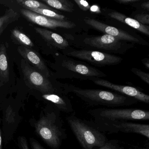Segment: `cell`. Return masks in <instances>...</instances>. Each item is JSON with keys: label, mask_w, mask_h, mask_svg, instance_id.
Here are the masks:
<instances>
[{"label": "cell", "mask_w": 149, "mask_h": 149, "mask_svg": "<svg viewBox=\"0 0 149 149\" xmlns=\"http://www.w3.org/2000/svg\"><path fill=\"white\" fill-rule=\"evenodd\" d=\"M89 113L93 118L91 123L103 133H108L114 125L119 123L149 119V111L139 109L98 108L90 110Z\"/></svg>", "instance_id": "cell-1"}, {"label": "cell", "mask_w": 149, "mask_h": 149, "mask_svg": "<svg viewBox=\"0 0 149 149\" xmlns=\"http://www.w3.org/2000/svg\"><path fill=\"white\" fill-rule=\"evenodd\" d=\"M67 91L74 93L89 104L95 106L112 108L129 106L137 101L126 96L102 90L81 89L72 86L68 88Z\"/></svg>", "instance_id": "cell-2"}, {"label": "cell", "mask_w": 149, "mask_h": 149, "mask_svg": "<svg viewBox=\"0 0 149 149\" xmlns=\"http://www.w3.org/2000/svg\"><path fill=\"white\" fill-rule=\"evenodd\" d=\"M59 113L50 111L42 117L36 123V132L51 148L58 149L66 138V130Z\"/></svg>", "instance_id": "cell-3"}, {"label": "cell", "mask_w": 149, "mask_h": 149, "mask_svg": "<svg viewBox=\"0 0 149 149\" xmlns=\"http://www.w3.org/2000/svg\"><path fill=\"white\" fill-rule=\"evenodd\" d=\"M67 122L83 149H94L103 145L108 139L91 123L74 115L67 117Z\"/></svg>", "instance_id": "cell-4"}, {"label": "cell", "mask_w": 149, "mask_h": 149, "mask_svg": "<svg viewBox=\"0 0 149 149\" xmlns=\"http://www.w3.org/2000/svg\"><path fill=\"white\" fill-rule=\"evenodd\" d=\"M21 67L24 81L29 86L43 94H54V89L48 78L24 60H22Z\"/></svg>", "instance_id": "cell-5"}, {"label": "cell", "mask_w": 149, "mask_h": 149, "mask_svg": "<svg viewBox=\"0 0 149 149\" xmlns=\"http://www.w3.org/2000/svg\"><path fill=\"white\" fill-rule=\"evenodd\" d=\"M70 56L100 65H114L120 63L123 59L116 56L91 50H75L69 53Z\"/></svg>", "instance_id": "cell-6"}, {"label": "cell", "mask_w": 149, "mask_h": 149, "mask_svg": "<svg viewBox=\"0 0 149 149\" xmlns=\"http://www.w3.org/2000/svg\"><path fill=\"white\" fill-rule=\"evenodd\" d=\"M20 11L22 14L29 21L43 27L53 29L57 28L68 29H72L76 26L75 24L71 22L47 18L28 9H22Z\"/></svg>", "instance_id": "cell-7"}, {"label": "cell", "mask_w": 149, "mask_h": 149, "mask_svg": "<svg viewBox=\"0 0 149 149\" xmlns=\"http://www.w3.org/2000/svg\"><path fill=\"white\" fill-rule=\"evenodd\" d=\"M90 80L93 81L97 85L116 91L123 94L125 96L131 97L136 101H140L146 104L149 103V96L134 87L114 84L107 80L99 78H93L91 77L90 78Z\"/></svg>", "instance_id": "cell-8"}, {"label": "cell", "mask_w": 149, "mask_h": 149, "mask_svg": "<svg viewBox=\"0 0 149 149\" xmlns=\"http://www.w3.org/2000/svg\"><path fill=\"white\" fill-rule=\"evenodd\" d=\"M84 21L86 24L95 29L103 32L105 34L114 36L121 40L128 41L136 43L139 42L138 39L121 29L108 26L94 19L85 18Z\"/></svg>", "instance_id": "cell-9"}, {"label": "cell", "mask_w": 149, "mask_h": 149, "mask_svg": "<svg viewBox=\"0 0 149 149\" xmlns=\"http://www.w3.org/2000/svg\"><path fill=\"white\" fill-rule=\"evenodd\" d=\"M84 42L94 47L111 51H117L122 46L121 40L107 34L86 38Z\"/></svg>", "instance_id": "cell-10"}, {"label": "cell", "mask_w": 149, "mask_h": 149, "mask_svg": "<svg viewBox=\"0 0 149 149\" xmlns=\"http://www.w3.org/2000/svg\"><path fill=\"white\" fill-rule=\"evenodd\" d=\"M18 51L24 60L47 78L49 77V72L47 65L38 53L32 49L23 46H19Z\"/></svg>", "instance_id": "cell-11"}, {"label": "cell", "mask_w": 149, "mask_h": 149, "mask_svg": "<svg viewBox=\"0 0 149 149\" xmlns=\"http://www.w3.org/2000/svg\"><path fill=\"white\" fill-rule=\"evenodd\" d=\"M134 133L140 134L146 138H149V125L148 124L136 123L130 122H124L114 125L108 133Z\"/></svg>", "instance_id": "cell-12"}, {"label": "cell", "mask_w": 149, "mask_h": 149, "mask_svg": "<svg viewBox=\"0 0 149 149\" xmlns=\"http://www.w3.org/2000/svg\"><path fill=\"white\" fill-rule=\"evenodd\" d=\"M62 66L70 71L78 73L86 77L104 76L105 75L98 70L94 68L80 64L71 60H66L63 62Z\"/></svg>", "instance_id": "cell-13"}, {"label": "cell", "mask_w": 149, "mask_h": 149, "mask_svg": "<svg viewBox=\"0 0 149 149\" xmlns=\"http://www.w3.org/2000/svg\"><path fill=\"white\" fill-rule=\"evenodd\" d=\"M36 32L50 45L60 49H64L69 46L68 42L61 35L46 29L36 27Z\"/></svg>", "instance_id": "cell-14"}, {"label": "cell", "mask_w": 149, "mask_h": 149, "mask_svg": "<svg viewBox=\"0 0 149 149\" xmlns=\"http://www.w3.org/2000/svg\"><path fill=\"white\" fill-rule=\"evenodd\" d=\"M42 97L54 104L58 110L67 113H72L74 111L73 105L68 97L54 94H43Z\"/></svg>", "instance_id": "cell-15"}, {"label": "cell", "mask_w": 149, "mask_h": 149, "mask_svg": "<svg viewBox=\"0 0 149 149\" xmlns=\"http://www.w3.org/2000/svg\"><path fill=\"white\" fill-rule=\"evenodd\" d=\"M9 80V68L7 48L0 42V88Z\"/></svg>", "instance_id": "cell-16"}, {"label": "cell", "mask_w": 149, "mask_h": 149, "mask_svg": "<svg viewBox=\"0 0 149 149\" xmlns=\"http://www.w3.org/2000/svg\"><path fill=\"white\" fill-rule=\"evenodd\" d=\"M108 15L112 19H115L120 22L127 24L131 27L138 30L139 32L149 36V28L145 25L139 23L135 19L125 16L123 14L116 11H113L108 14Z\"/></svg>", "instance_id": "cell-17"}, {"label": "cell", "mask_w": 149, "mask_h": 149, "mask_svg": "<svg viewBox=\"0 0 149 149\" xmlns=\"http://www.w3.org/2000/svg\"><path fill=\"white\" fill-rule=\"evenodd\" d=\"M20 15L12 8L7 10L4 15L0 16V36L9 25L17 21Z\"/></svg>", "instance_id": "cell-18"}, {"label": "cell", "mask_w": 149, "mask_h": 149, "mask_svg": "<svg viewBox=\"0 0 149 149\" xmlns=\"http://www.w3.org/2000/svg\"><path fill=\"white\" fill-rule=\"evenodd\" d=\"M42 1L49 6L58 10L69 13L74 11V5L68 0H42Z\"/></svg>", "instance_id": "cell-19"}, {"label": "cell", "mask_w": 149, "mask_h": 149, "mask_svg": "<svg viewBox=\"0 0 149 149\" xmlns=\"http://www.w3.org/2000/svg\"><path fill=\"white\" fill-rule=\"evenodd\" d=\"M12 36L15 41L22 45L21 46L29 48L34 47L33 43L30 38L17 29H14L12 30Z\"/></svg>", "instance_id": "cell-20"}, {"label": "cell", "mask_w": 149, "mask_h": 149, "mask_svg": "<svg viewBox=\"0 0 149 149\" xmlns=\"http://www.w3.org/2000/svg\"><path fill=\"white\" fill-rule=\"evenodd\" d=\"M16 2L19 5H20L25 9H36V8H43L53 10L52 8L46 4H43L40 1L33 0H17Z\"/></svg>", "instance_id": "cell-21"}, {"label": "cell", "mask_w": 149, "mask_h": 149, "mask_svg": "<svg viewBox=\"0 0 149 149\" xmlns=\"http://www.w3.org/2000/svg\"><path fill=\"white\" fill-rule=\"evenodd\" d=\"M28 10L32 11L34 13L38 14L40 15L47 18L55 19L59 20H64L65 17L62 15L59 14L53 10L43 8H36V9H29Z\"/></svg>", "instance_id": "cell-22"}, {"label": "cell", "mask_w": 149, "mask_h": 149, "mask_svg": "<svg viewBox=\"0 0 149 149\" xmlns=\"http://www.w3.org/2000/svg\"><path fill=\"white\" fill-rule=\"evenodd\" d=\"M94 149H124L119 145L117 141L115 140H108L103 145Z\"/></svg>", "instance_id": "cell-23"}, {"label": "cell", "mask_w": 149, "mask_h": 149, "mask_svg": "<svg viewBox=\"0 0 149 149\" xmlns=\"http://www.w3.org/2000/svg\"><path fill=\"white\" fill-rule=\"evenodd\" d=\"M5 119L9 123H14L15 120V114L12 107L9 106L7 109L5 115Z\"/></svg>", "instance_id": "cell-24"}, {"label": "cell", "mask_w": 149, "mask_h": 149, "mask_svg": "<svg viewBox=\"0 0 149 149\" xmlns=\"http://www.w3.org/2000/svg\"><path fill=\"white\" fill-rule=\"evenodd\" d=\"M131 70L135 74L139 77L143 81L145 82L147 84H149V74L145 73L140 70L137 69L136 68H132Z\"/></svg>", "instance_id": "cell-25"}, {"label": "cell", "mask_w": 149, "mask_h": 149, "mask_svg": "<svg viewBox=\"0 0 149 149\" xmlns=\"http://www.w3.org/2000/svg\"><path fill=\"white\" fill-rule=\"evenodd\" d=\"M135 19L143 25L149 24V15L148 14H138L135 15Z\"/></svg>", "instance_id": "cell-26"}, {"label": "cell", "mask_w": 149, "mask_h": 149, "mask_svg": "<svg viewBox=\"0 0 149 149\" xmlns=\"http://www.w3.org/2000/svg\"><path fill=\"white\" fill-rule=\"evenodd\" d=\"M74 2L83 11H87L90 9L91 6L89 4L84 0H74Z\"/></svg>", "instance_id": "cell-27"}, {"label": "cell", "mask_w": 149, "mask_h": 149, "mask_svg": "<svg viewBox=\"0 0 149 149\" xmlns=\"http://www.w3.org/2000/svg\"><path fill=\"white\" fill-rule=\"evenodd\" d=\"M19 143L22 149H29L26 139L25 137H20Z\"/></svg>", "instance_id": "cell-28"}, {"label": "cell", "mask_w": 149, "mask_h": 149, "mask_svg": "<svg viewBox=\"0 0 149 149\" xmlns=\"http://www.w3.org/2000/svg\"><path fill=\"white\" fill-rule=\"evenodd\" d=\"M30 143L33 149H45L43 146H42L40 143H38L36 140L31 139Z\"/></svg>", "instance_id": "cell-29"}, {"label": "cell", "mask_w": 149, "mask_h": 149, "mask_svg": "<svg viewBox=\"0 0 149 149\" xmlns=\"http://www.w3.org/2000/svg\"><path fill=\"white\" fill-rule=\"evenodd\" d=\"M139 1V0H118L117 2L120 4H130Z\"/></svg>", "instance_id": "cell-30"}, {"label": "cell", "mask_w": 149, "mask_h": 149, "mask_svg": "<svg viewBox=\"0 0 149 149\" xmlns=\"http://www.w3.org/2000/svg\"><path fill=\"white\" fill-rule=\"evenodd\" d=\"M141 7L143 8H144L145 9H147V10H149V2H145V3H143L141 5Z\"/></svg>", "instance_id": "cell-31"}, {"label": "cell", "mask_w": 149, "mask_h": 149, "mask_svg": "<svg viewBox=\"0 0 149 149\" xmlns=\"http://www.w3.org/2000/svg\"><path fill=\"white\" fill-rule=\"evenodd\" d=\"M1 124V121H0ZM0 149H2V138H1V124H0Z\"/></svg>", "instance_id": "cell-32"}, {"label": "cell", "mask_w": 149, "mask_h": 149, "mask_svg": "<svg viewBox=\"0 0 149 149\" xmlns=\"http://www.w3.org/2000/svg\"><path fill=\"white\" fill-rule=\"evenodd\" d=\"M143 63L144 64H145L146 67H147L148 68H149V61H148V60L147 61V62H143Z\"/></svg>", "instance_id": "cell-33"}, {"label": "cell", "mask_w": 149, "mask_h": 149, "mask_svg": "<svg viewBox=\"0 0 149 149\" xmlns=\"http://www.w3.org/2000/svg\"></svg>", "instance_id": "cell-34"}]
</instances>
